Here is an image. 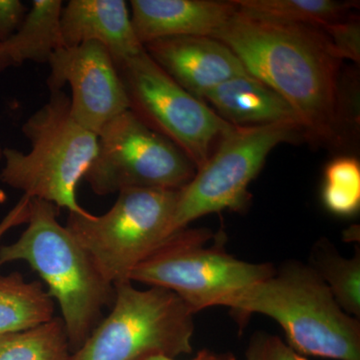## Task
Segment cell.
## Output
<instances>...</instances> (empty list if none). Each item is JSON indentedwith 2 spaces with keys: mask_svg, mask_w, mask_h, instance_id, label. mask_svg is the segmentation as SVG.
Here are the masks:
<instances>
[{
  "mask_svg": "<svg viewBox=\"0 0 360 360\" xmlns=\"http://www.w3.org/2000/svg\"><path fill=\"white\" fill-rule=\"evenodd\" d=\"M195 174L176 144L127 110L97 134L96 158L84 179L103 196L134 188L177 191Z\"/></svg>",
  "mask_w": 360,
  "mask_h": 360,
  "instance_id": "obj_9",
  "label": "cell"
},
{
  "mask_svg": "<svg viewBox=\"0 0 360 360\" xmlns=\"http://www.w3.org/2000/svg\"><path fill=\"white\" fill-rule=\"evenodd\" d=\"M22 134L30 150L4 149L0 181L70 213H86L78 203L77 189L96 158L97 135L75 122L70 96L63 90L51 91L47 103L22 125Z\"/></svg>",
  "mask_w": 360,
  "mask_h": 360,
  "instance_id": "obj_4",
  "label": "cell"
},
{
  "mask_svg": "<svg viewBox=\"0 0 360 360\" xmlns=\"http://www.w3.org/2000/svg\"><path fill=\"white\" fill-rule=\"evenodd\" d=\"M115 66L129 110L176 144L196 170L202 167L212 155V146L219 144L233 124L182 89L146 49Z\"/></svg>",
  "mask_w": 360,
  "mask_h": 360,
  "instance_id": "obj_10",
  "label": "cell"
},
{
  "mask_svg": "<svg viewBox=\"0 0 360 360\" xmlns=\"http://www.w3.org/2000/svg\"><path fill=\"white\" fill-rule=\"evenodd\" d=\"M146 360H175L172 357L163 356V355H156V356L149 357ZM193 360H236L231 354H219L214 352H208V350H202L198 356Z\"/></svg>",
  "mask_w": 360,
  "mask_h": 360,
  "instance_id": "obj_26",
  "label": "cell"
},
{
  "mask_svg": "<svg viewBox=\"0 0 360 360\" xmlns=\"http://www.w3.org/2000/svg\"><path fill=\"white\" fill-rule=\"evenodd\" d=\"M220 307L231 309L243 323L255 314L274 319L297 354L360 360L359 319L340 309L309 265L288 262L269 278L229 295Z\"/></svg>",
  "mask_w": 360,
  "mask_h": 360,
  "instance_id": "obj_2",
  "label": "cell"
},
{
  "mask_svg": "<svg viewBox=\"0 0 360 360\" xmlns=\"http://www.w3.org/2000/svg\"><path fill=\"white\" fill-rule=\"evenodd\" d=\"M27 13L20 0H0V42L6 41L18 32Z\"/></svg>",
  "mask_w": 360,
  "mask_h": 360,
  "instance_id": "obj_24",
  "label": "cell"
},
{
  "mask_svg": "<svg viewBox=\"0 0 360 360\" xmlns=\"http://www.w3.org/2000/svg\"><path fill=\"white\" fill-rule=\"evenodd\" d=\"M245 360H307L276 335L257 333L251 338Z\"/></svg>",
  "mask_w": 360,
  "mask_h": 360,
  "instance_id": "obj_22",
  "label": "cell"
},
{
  "mask_svg": "<svg viewBox=\"0 0 360 360\" xmlns=\"http://www.w3.org/2000/svg\"><path fill=\"white\" fill-rule=\"evenodd\" d=\"M70 341L61 317L0 338V360H70Z\"/></svg>",
  "mask_w": 360,
  "mask_h": 360,
  "instance_id": "obj_20",
  "label": "cell"
},
{
  "mask_svg": "<svg viewBox=\"0 0 360 360\" xmlns=\"http://www.w3.org/2000/svg\"><path fill=\"white\" fill-rule=\"evenodd\" d=\"M326 210L338 217H349L360 208V165L352 156L331 160L324 169L321 191Z\"/></svg>",
  "mask_w": 360,
  "mask_h": 360,
  "instance_id": "obj_21",
  "label": "cell"
},
{
  "mask_svg": "<svg viewBox=\"0 0 360 360\" xmlns=\"http://www.w3.org/2000/svg\"><path fill=\"white\" fill-rule=\"evenodd\" d=\"M193 312L162 288L115 284L110 314L101 319L70 360H146L193 352Z\"/></svg>",
  "mask_w": 360,
  "mask_h": 360,
  "instance_id": "obj_6",
  "label": "cell"
},
{
  "mask_svg": "<svg viewBox=\"0 0 360 360\" xmlns=\"http://www.w3.org/2000/svg\"><path fill=\"white\" fill-rule=\"evenodd\" d=\"M129 6L142 45L167 37H212L238 11L234 1L214 0H131Z\"/></svg>",
  "mask_w": 360,
  "mask_h": 360,
  "instance_id": "obj_13",
  "label": "cell"
},
{
  "mask_svg": "<svg viewBox=\"0 0 360 360\" xmlns=\"http://www.w3.org/2000/svg\"><path fill=\"white\" fill-rule=\"evenodd\" d=\"M4 148H2V146H0V161L4 160Z\"/></svg>",
  "mask_w": 360,
  "mask_h": 360,
  "instance_id": "obj_27",
  "label": "cell"
},
{
  "mask_svg": "<svg viewBox=\"0 0 360 360\" xmlns=\"http://www.w3.org/2000/svg\"><path fill=\"white\" fill-rule=\"evenodd\" d=\"M61 0H33L22 25L13 37L0 42V71L27 61L49 63L63 47Z\"/></svg>",
  "mask_w": 360,
  "mask_h": 360,
  "instance_id": "obj_16",
  "label": "cell"
},
{
  "mask_svg": "<svg viewBox=\"0 0 360 360\" xmlns=\"http://www.w3.org/2000/svg\"><path fill=\"white\" fill-rule=\"evenodd\" d=\"M203 98L212 103L220 117L238 127L278 122L298 124L295 112L283 97L251 75L227 80L206 92Z\"/></svg>",
  "mask_w": 360,
  "mask_h": 360,
  "instance_id": "obj_15",
  "label": "cell"
},
{
  "mask_svg": "<svg viewBox=\"0 0 360 360\" xmlns=\"http://www.w3.org/2000/svg\"><path fill=\"white\" fill-rule=\"evenodd\" d=\"M310 267L321 277L343 311L360 316V253L345 258L326 238L315 243Z\"/></svg>",
  "mask_w": 360,
  "mask_h": 360,
  "instance_id": "obj_19",
  "label": "cell"
},
{
  "mask_svg": "<svg viewBox=\"0 0 360 360\" xmlns=\"http://www.w3.org/2000/svg\"><path fill=\"white\" fill-rule=\"evenodd\" d=\"M143 46L176 84L200 99L227 80L250 75L238 56L213 37H167Z\"/></svg>",
  "mask_w": 360,
  "mask_h": 360,
  "instance_id": "obj_12",
  "label": "cell"
},
{
  "mask_svg": "<svg viewBox=\"0 0 360 360\" xmlns=\"http://www.w3.org/2000/svg\"><path fill=\"white\" fill-rule=\"evenodd\" d=\"M30 203H32V198L23 195L13 206V210L7 213L4 219L0 221V238L13 227L27 224L30 214Z\"/></svg>",
  "mask_w": 360,
  "mask_h": 360,
  "instance_id": "obj_25",
  "label": "cell"
},
{
  "mask_svg": "<svg viewBox=\"0 0 360 360\" xmlns=\"http://www.w3.org/2000/svg\"><path fill=\"white\" fill-rule=\"evenodd\" d=\"M179 191L127 189L108 212L70 213L65 226L108 283H127L135 267L170 238Z\"/></svg>",
  "mask_w": 360,
  "mask_h": 360,
  "instance_id": "obj_7",
  "label": "cell"
},
{
  "mask_svg": "<svg viewBox=\"0 0 360 360\" xmlns=\"http://www.w3.org/2000/svg\"><path fill=\"white\" fill-rule=\"evenodd\" d=\"M246 70L283 97L303 135L340 142V73L342 58L321 28L252 18L238 11L213 35Z\"/></svg>",
  "mask_w": 360,
  "mask_h": 360,
  "instance_id": "obj_1",
  "label": "cell"
},
{
  "mask_svg": "<svg viewBox=\"0 0 360 360\" xmlns=\"http://www.w3.org/2000/svg\"><path fill=\"white\" fill-rule=\"evenodd\" d=\"M300 135L302 130L296 123L233 125L205 165L196 170L193 180L179 191L170 236L210 213L225 210L245 212L251 200L248 186L259 174L270 151Z\"/></svg>",
  "mask_w": 360,
  "mask_h": 360,
  "instance_id": "obj_8",
  "label": "cell"
},
{
  "mask_svg": "<svg viewBox=\"0 0 360 360\" xmlns=\"http://www.w3.org/2000/svg\"><path fill=\"white\" fill-rule=\"evenodd\" d=\"M225 243L222 231L182 229L137 265L130 281L172 291L196 314L274 276L272 264L238 259L225 250Z\"/></svg>",
  "mask_w": 360,
  "mask_h": 360,
  "instance_id": "obj_5",
  "label": "cell"
},
{
  "mask_svg": "<svg viewBox=\"0 0 360 360\" xmlns=\"http://www.w3.org/2000/svg\"><path fill=\"white\" fill-rule=\"evenodd\" d=\"M341 58H348L355 63L360 59V30L359 22L345 18L340 22L323 28Z\"/></svg>",
  "mask_w": 360,
  "mask_h": 360,
  "instance_id": "obj_23",
  "label": "cell"
},
{
  "mask_svg": "<svg viewBox=\"0 0 360 360\" xmlns=\"http://www.w3.org/2000/svg\"><path fill=\"white\" fill-rule=\"evenodd\" d=\"M49 65V90L70 85L71 115L89 131L98 134L113 118L129 110L115 61L103 45L85 42L61 47L52 54Z\"/></svg>",
  "mask_w": 360,
  "mask_h": 360,
  "instance_id": "obj_11",
  "label": "cell"
},
{
  "mask_svg": "<svg viewBox=\"0 0 360 360\" xmlns=\"http://www.w3.org/2000/svg\"><path fill=\"white\" fill-rule=\"evenodd\" d=\"M234 4L252 18L321 30L345 20L357 6L356 2L335 0H234Z\"/></svg>",
  "mask_w": 360,
  "mask_h": 360,
  "instance_id": "obj_18",
  "label": "cell"
},
{
  "mask_svg": "<svg viewBox=\"0 0 360 360\" xmlns=\"http://www.w3.org/2000/svg\"><path fill=\"white\" fill-rule=\"evenodd\" d=\"M54 300L39 281L27 283L18 272L0 276V338L54 319Z\"/></svg>",
  "mask_w": 360,
  "mask_h": 360,
  "instance_id": "obj_17",
  "label": "cell"
},
{
  "mask_svg": "<svg viewBox=\"0 0 360 360\" xmlns=\"http://www.w3.org/2000/svg\"><path fill=\"white\" fill-rule=\"evenodd\" d=\"M61 35L65 47L85 42L103 45L115 63L144 51L124 0H70L61 13Z\"/></svg>",
  "mask_w": 360,
  "mask_h": 360,
  "instance_id": "obj_14",
  "label": "cell"
},
{
  "mask_svg": "<svg viewBox=\"0 0 360 360\" xmlns=\"http://www.w3.org/2000/svg\"><path fill=\"white\" fill-rule=\"evenodd\" d=\"M25 262L39 274L58 302L70 347L77 352L112 307L115 286L104 278L89 252L58 220V206L32 198L27 227L0 248V266Z\"/></svg>",
  "mask_w": 360,
  "mask_h": 360,
  "instance_id": "obj_3",
  "label": "cell"
}]
</instances>
